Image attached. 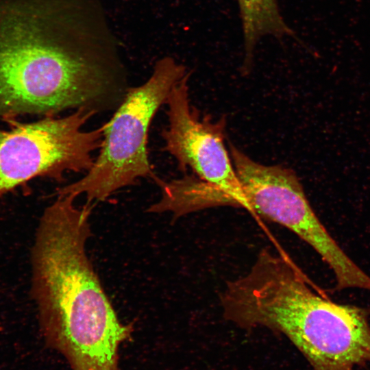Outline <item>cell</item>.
I'll return each mask as SVG.
<instances>
[{"label": "cell", "mask_w": 370, "mask_h": 370, "mask_svg": "<svg viewBox=\"0 0 370 370\" xmlns=\"http://www.w3.org/2000/svg\"><path fill=\"white\" fill-rule=\"evenodd\" d=\"M58 195L44 211L32 252V293L47 347L72 370H119V347L131 338L106 295L86 251L95 206L77 207Z\"/></svg>", "instance_id": "1"}, {"label": "cell", "mask_w": 370, "mask_h": 370, "mask_svg": "<svg viewBox=\"0 0 370 370\" xmlns=\"http://www.w3.org/2000/svg\"><path fill=\"white\" fill-rule=\"evenodd\" d=\"M0 16V114L53 116L102 104L108 65L82 18L46 0Z\"/></svg>", "instance_id": "2"}, {"label": "cell", "mask_w": 370, "mask_h": 370, "mask_svg": "<svg viewBox=\"0 0 370 370\" xmlns=\"http://www.w3.org/2000/svg\"><path fill=\"white\" fill-rule=\"evenodd\" d=\"M221 306L238 327L285 336L314 370H354L370 362L367 309L331 301L284 253L262 249L246 274L227 282Z\"/></svg>", "instance_id": "3"}, {"label": "cell", "mask_w": 370, "mask_h": 370, "mask_svg": "<svg viewBox=\"0 0 370 370\" xmlns=\"http://www.w3.org/2000/svg\"><path fill=\"white\" fill-rule=\"evenodd\" d=\"M170 56L156 61L149 79L129 88L112 118L103 125L99 155L84 177L57 190V195H85L102 201L139 178H155L148 158L147 138L153 117L173 87L188 73Z\"/></svg>", "instance_id": "4"}, {"label": "cell", "mask_w": 370, "mask_h": 370, "mask_svg": "<svg viewBox=\"0 0 370 370\" xmlns=\"http://www.w3.org/2000/svg\"><path fill=\"white\" fill-rule=\"evenodd\" d=\"M89 119L88 112L77 110L1 132L0 195L38 176L60 182L67 172L89 171L99 145L95 130H83Z\"/></svg>", "instance_id": "5"}, {"label": "cell", "mask_w": 370, "mask_h": 370, "mask_svg": "<svg viewBox=\"0 0 370 370\" xmlns=\"http://www.w3.org/2000/svg\"><path fill=\"white\" fill-rule=\"evenodd\" d=\"M229 151L240 191L227 206L247 209L285 227L312 247L332 269L345 264L347 255L317 217L293 170L259 163L232 143Z\"/></svg>", "instance_id": "6"}, {"label": "cell", "mask_w": 370, "mask_h": 370, "mask_svg": "<svg viewBox=\"0 0 370 370\" xmlns=\"http://www.w3.org/2000/svg\"><path fill=\"white\" fill-rule=\"evenodd\" d=\"M190 72L172 89L168 105L169 126L162 132L164 149L177 161L181 171L210 184L213 203L223 204L240 190V183L230 151L225 145L226 121L201 117L190 102Z\"/></svg>", "instance_id": "7"}, {"label": "cell", "mask_w": 370, "mask_h": 370, "mask_svg": "<svg viewBox=\"0 0 370 370\" xmlns=\"http://www.w3.org/2000/svg\"><path fill=\"white\" fill-rule=\"evenodd\" d=\"M243 34L244 59L243 71L250 70L256 47L261 38L290 36L297 39L294 31L285 22L278 0H237Z\"/></svg>", "instance_id": "8"}]
</instances>
